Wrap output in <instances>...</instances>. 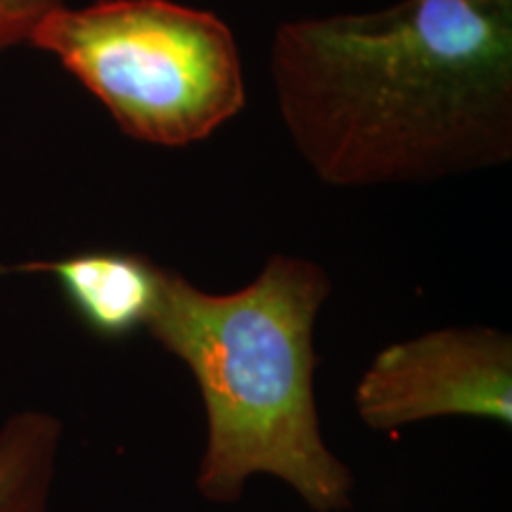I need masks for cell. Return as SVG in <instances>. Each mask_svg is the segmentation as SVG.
Returning <instances> with one entry per match:
<instances>
[{
  "instance_id": "6da1fadb",
  "label": "cell",
  "mask_w": 512,
  "mask_h": 512,
  "mask_svg": "<svg viewBox=\"0 0 512 512\" xmlns=\"http://www.w3.org/2000/svg\"><path fill=\"white\" fill-rule=\"evenodd\" d=\"M271 83L332 188L425 183L512 159V0H396L285 19Z\"/></svg>"
},
{
  "instance_id": "7a4b0ae2",
  "label": "cell",
  "mask_w": 512,
  "mask_h": 512,
  "mask_svg": "<svg viewBox=\"0 0 512 512\" xmlns=\"http://www.w3.org/2000/svg\"><path fill=\"white\" fill-rule=\"evenodd\" d=\"M330 275L304 256L273 254L252 283L214 294L164 266L147 332L195 377L207 413L197 491L240 501L249 477L285 482L313 512L351 508L354 475L320 434L313 330Z\"/></svg>"
},
{
  "instance_id": "3957f363",
  "label": "cell",
  "mask_w": 512,
  "mask_h": 512,
  "mask_svg": "<svg viewBox=\"0 0 512 512\" xmlns=\"http://www.w3.org/2000/svg\"><path fill=\"white\" fill-rule=\"evenodd\" d=\"M29 46L53 55L136 143H202L247 105L233 29L176 0L60 3L41 17Z\"/></svg>"
},
{
  "instance_id": "277c9868",
  "label": "cell",
  "mask_w": 512,
  "mask_h": 512,
  "mask_svg": "<svg viewBox=\"0 0 512 512\" xmlns=\"http://www.w3.org/2000/svg\"><path fill=\"white\" fill-rule=\"evenodd\" d=\"M354 408L375 432L434 418H479L510 427L512 339L503 330L470 325L389 344L358 380Z\"/></svg>"
},
{
  "instance_id": "5b68a950",
  "label": "cell",
  "mask_w": 512,
  "mask_h": 512,
  "mask_svg": "<svg viewBox=\"0 0 512 512\" xmlns=\"http://www.w3.org/2000/svg\"><path fill=\"white\" fill-rule=\"evenodd\" d=\"M12 271L53 275L88 330L102 339H124L145 330L155 316L164 266L145 254L100 249L55 261H29Z\"/></svg>"
},
{
  "instance_id": "8992f818",
  "label": "cell",
  "mask_w": 512,
  "mask_h": 512,
  "mask_svg": "<svg viewBox=\"0 0 512 512\" xmlns=\"http://www.w3.org/2000/svg\"><path fill=\"white\" fill-rule=\"evenodd\" d=\"M60 425L24 413L0 430V512H46Z\"/></svg>"
},
{
  "instance_id": "52a82bcc",
  "label": "cell",
  "mask_w": 512,
  "mask_h": 512,
  "mask_svg": "<svg viewBox=\"0 0 512 512\" xmlns=\"http://www.w3.org/2000/svg\"><path fill=\"white\" fill-rule=\"evenodd\" d=\"M60 3L64 0H0V55L24 43L29 46L41 17Z\"/></svg>"
}]
</instances>
